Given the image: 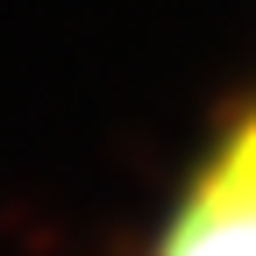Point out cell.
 <instances>
[{"instance_id":"1","label":"cell","mask_w":256,"mask_h":256,"mask_svg":"<svg viewBox=\"0 0 256 256\" xmlns=\"http://www.w3.org/2000/svg\"><path fill=\"white\" fill-rule=\"evenodd\" d=\"M156 256H256V107L214 142Z\"/></svg>"}]
</instances>
